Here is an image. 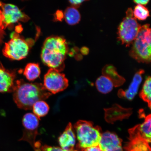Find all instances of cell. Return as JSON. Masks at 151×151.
I'll return each mask as SVG.
<instances>
[{
    "instance_id": "obj_19",
    "label": "cell",
    "mask_w": 151,
    "mask_h": 151,
    "mask_svg": "<svg viewBox=\"0 0 151 151\" xmlns=\"http://www.w3.org/2000/svg\"><path fill=\"white\" fill-rule=\"evenodd\" d=\"M95 84L98 91L103 94L110 92L114 86L111 81L104 75L101 76L98 78Z\"/></svg>"
},
{
    "instance_id": "obj_2",
    "label": "cell",
    "mask_w": 151,
    "mask_h": 151,
    "mask_svg": "<svg viewBox=\"0 0 151 151\" xmlns=\"http://www.w3.org/2000/svg\"><path fill=\"white\" fill-rule=\"evenodd\" d=\"M68 45L63 37L52 36L45 40L41 58L45 65L61 72L65 68V61L68 52Z\"/></svg>"
},
{
    "instance_id": "obj_17",
    "label": "cell",
    "mask_w": 151,
    "mask_h": 151,
    "mask_svg": "<svg viewBox=\"0 0 151 151\" xmlns=\"http://www.w3.org/2000/svg\"><path fill=\"white\" fill-rule=\"evenodd\" d=\"M151 117L150 114L145 117V120L142 124L137 125L138 129L141 137L149 143L151 140Z\"/></svg>"
},
{
    "instance_id": "obj_10",
    "label": "cell",
    "mask_w": 151,
    "mask_h": 151,
    "mask_svg": "<svg viewBox=\"0 0 151 151\" xmlns=\"http://www.w3.org/2000/svg\"><path fill=\"white\" fill-rule=\"evenodd\" d=\"M129 141L124 146L126 151H151L149 143L141 137L137 126L129 130Z\"/></svg>"
},
{
    "instance_id": "obj_26",
    "label": "cell",
    "mask_w": 151,
    "mask_h": 151,
    "mask_svg": "<svg viewBox=\"0 0 151 151\" xmlns=\"http://www.w3.org/2000/svg\"><path fill=\"white\" fill-rule=\"evenodd\" d=\"M134 3L137 4V5H146L148 4L149 2L150 1L149 0H136V1H134Z\"/></svg>"
},
{
    "instance_id": "obj_27",
    "label": "cell",
    "mask_w": 151,
    "mask_h": 151,
    "mask_svg": "<svg viewBox=\"0 0 151 151\" xmlns=\"http://www.w3.org/2000/svg\"><path fill=\"white\" fill-rule=\"evenodd\" d=\"M84 151H101L99 146L92 147L85 149Z\"/></svg>"
},
{
    "instance_id": "obj_5",
    "label": "cell",
    "mask_w": 151,
    "mask_h": 151,
    "mask_svg": "<svg viewBox=\"0 0 151 151\" xmlns=\"http://www.w3.org/2000/svg\"><path fill=\"white\" fill-rule=\"evenodd\" d=\"M141 27L134 16L132 9L128 8L126 17L118 28L119 40L126 47H129L137 36Z\"/></svg>"
},
{
    "instance_id": "obj_9",
    "label": "cell",
    "mask_w": 151,
    "mask_h": 151,
    "mask_svg": "<svg viewBox=\"0 0 151 151\" xmlns=\"http://www.w3.org/2000/svg\"><path fill=\"white\" fill-rule=\"evenodd\" d=\"M4 20L3 22V29H5L11 24L18 22H26L29 19V17L20 10L16 6L5 4L0 2Z\"/></svg>"
},
{
    "instance_id": "obj_16",
    "label": "cell",
    "mask_w": 151,
    "mask_h": 151,
    "mask_svg": "<svg viewBox=\"0 0 151 151\" xmlns=\"http://www.w3.org/2000/svg\"><path fill=\"white\" fill-rule=\"evenodd\" d=\"M103 75L109 79L114 85V86H120L125 82V80L118 74L116 68L111 65H107L104 67L102 70Z\"/></svg>"
},
{
    "instance_id": "obj_12",
    "label": "cell",
    "mask_w": 151,
    "mask_h": 151,
    "mask_svg": "<svg viewBox=\"0 0 151 151\" xmlns=\"http://www.w3.org/2000/svg\"><path fill=\"white\" fill-rule=\"evenodd\" d=\"M104 110L106 121L111 124L116 121L129 118L132 113V109L124 108L116 104L113 105L111 108L105 109Z\"/></svg>"
},
{
    "instance_id": "obj_23",
    "label": "cell",
    "mask_w": 151,
    "mask_h": 151,
    "mask_svg": "<svg viewBox=\"0 0 151 151\" xmlns=\"http://www.w3.org/2000/svg\"><path fill=\"white\" fill-rule=\"evenodd\" d=\"M134 17L140 20H144L150 16V11L144 6L137 5L133 11Z\"/></svg>"
},
{
    "instance_id": "obj_4",
    "label": "cell",
    "mask_w": 151,
    "mask_h": 151,
    "mask_svg": "<svg viewBox=\"0 0 151 151\" xmlns=\"http://www.w3.org/2000/svg\"><path fill=\"white\" fill-rule=\"evenodd\" d=\"M74 128L78 142L77 146L84 150L99 146L102 135L101 128L99 126H94L90 122L80 120L75 124Z\"/></svg>"
},
{
    "instance_id": "obj_15",
    "label": "cell",
    "mask_w": 151,
    "mask_h": 151,
    "mask_svg": "<svg viewBox=\"0 0 151 151\" xmlns=\"http://www.w3.org/2000/svg\"><path fill=\"white\" fill-rule=\"evenodd\" d=\"M145 71L143 70H139L135 73L133 81L129 88L125 91L122 90L119 91L118 95L120 98L125 97L126 99L131 101L133 99L137 93L139 85L142 81V75L144 73Z\"/></svg>"
},
{
    "instance_id": "obj_20",
    "label": "cell",
    "mask_w": 151,
    "mask_h": 151,
    "mask_svg": "<svg viewBox=\"0 0 151 151\" xmlns=\"http://www.w3.org/2000/svg\"><path fill=\"white\" fill-rule=\"evenodd\" d=\"M41 73L38 64L30 63L26 66L24 75L27 80L30 81H35L39 77Z\"/></svg>"
},
{
    "instance_id": "obj_11",
    "label": "cell",
    "mask_w": 151,
    "mask_h": 151,
    "mask_svg": "<svg viewBox=\"0 0 151 151\" xmlns=\"http://www.w3.org/2000/svg\"><path fill=\"white\" fill-rule=\"evenodd\" d=\"M99 146L101 151H123L122 139L110 132L102 134Z\"/></svg>"
},
{
    "instance_id": "obj_7",
    "label": "cell",
    "mask_w": 151,
    "mask_h": 151,
    "mask_svg": "<svg viewBox=\"0 0 151 151\" xmlns=\"http://www.w3.org/2000/svg\"><path fill=\"white\" fill-rule=\"evenodd\" d=\"M24 129L23 135L20 141H24L29 143L35 151H41V143L36 141V138L38 134L39 119L32 113H26L22 120Z\"/></svg>"
},
{
    "instance_id": "obj_13",
    "label": "cell",
    "mask_w": 151,
    "mask_h": 151,
    "mask_svg": "<svg viewBox=\"0 0 151 151\" xmlns=\"http://www.w3.org/2000/svg\"><path fill=\"white\" fill-rule=\"evenodd\" d=\"M16 72L6 69L0 63V93L14 91Z\"/></svg>"
},
{
    "instance_id": "obj_1",
    "label": "cell",
    "mask_w": 151,
    "mask_h": 151,
    "mask_svg": "<svg viewBox=\"0 0 151 151\" xmlns=\"http://www.w3.org/2000/svg\"><path fill=\"white\" fill-rule=\"evenodd\" d=\"M13 92L14 102L18 107L26 110L32 109L36 102L46 100L52 95L43 84L26 82L23 80L15 82Z\"/></svg>"
},
{
    "instance_id": "obj_6",
    "label": "cell",
    "mask_w": 151,
    "mask_h": 151,
    "mask_svg": "<svg viewBox=\"0 0 151 151\" xmlns=\"http://www.w3.org/2000/svg\"><path fill=\"white\" fill-rule=\"evenodd\" d=\"M11 37L10 40L5 43L3 50L4 55L14 60H20L25 58L29 52L28 42L17 33H13Z\"/></svg>"
},
{
    "instance_id": "obj_21",
    "label": "cell",
    "mask_w": 151,
    "mask_h": 151,
    "mask_svg": "<svg viewBox=\"0 0 151 151\" xmlns=\"http://www.w3.org/2000/svg\"><path fill=\"white\" fill-rule=\"evenodd\" d=\"M34 114L39 119L48 114L50 107L46 102L40 101L36 102L33 105L32 109Z\"/></svg>"
},
{
    "instance_id": "obj_28",
    "label": "cell",
    "mask_w": 151,
    "mask_h": 151,
    "mask_svg": "<svg viewBox=\"0 0 151 151\" xmlns=\"http://www.w3.org/2000/svg\"><path fill=\"white\" fill-rule=\"evenodd\" d=\"M4 19V17L2 12L0 9V28H1L3 30V22Z\"/></svg>"
},
{
    "instance_id": "obj_3",
    "label": "cell",
    "mask_w": 151,
    "mask_h": 151,
    "mask_svg": "<svg viewBox=\"0 0 151 151\" xmlns=\"http://www.w3.org/2000/svg\"><path fill=\"white\" fill-rule=\"evenodd\" d=\"M151 28L150 24L141 27L129 52V55L139 62L148 64L151 62Z\"/></svg>"
},
{
    "instance_id": "obj_8",
    "label": "cell",
    "mask_w": 151,
    "mask_h": 151,
    "mask_svg": "<svg viewBox=\"0 0 151 151\" xmlns=\"http://www.w3.org/2000/svg\"><path fill=\"white\" fill-rule=\"evenodd\" d=\"M44 84L46 89L51 94L63 91L68 86L69 81L65 75L57 70L50 69L45 75Z\"/></svg>"
},
{
    "instance_id": "obj_29",
    "label": "cell",
    "mask_w": 151,
    "mask_h": 151,
    "mask_svg": "<svg viewBox=\"0 0 151 151\" xmlns=\"http://www.w3.org/2000/svg\"><path fill=\"white\" fill-rule=\"evenodd\" d=\"M81 50L82 53L83 55H87L88 53V52H89V50L86 47H83V48L81 49Z\"/></svg>"
},
{
    "instance_id": "obj_14",
    "label": "cell",
    "mask_w": 151,
    "mask_h": 151,
    "mask_svg": "<svg viewBox=\"0 0 151 151\" xmlns=\"http://www.w3.org/2000/svg\"><path fill=\"white\" fill-rule=\"evenodd\" d=\"M58 142L61 148L67 151H75L76 136L72 125L71 123L58 137Z\"/></svg>"
},
{
    "instance_id": "obj_18",
    "label": "cell",
    "mask_w": 151,
    "mask_h": 151,
    "mask_svg": "<svg viewBox=\"0 0 151 151\" xmlns=\"http://www.w3.org/2000/svg\"><path fill=\"white\" fill-rule=\"evenodd\" d=\"M64 17L66 22L70 25H74L79 23L81 19L80 12L73 6L68 7L64 13Z\"/></svg>"
},
{
    "instance_id": "obj_25",
    "label": "cell",
    "mask_w": 151,
    "mask_h": 151,
    "mask_svg": "<svg viewBox=\"0 0 151 151\" xmlns=\"http://www.w3.org/2000/svg\"><path fill=\"white\" fill-rule=\"evenodd\" d=\"M86 1L81 0V1H69V2L71 5H72V6L76 9L80 7L81 4H82V3Z\"/></svg>"
},
{
    "instance_id": "obj_24",
    "label": "cell",
    "mask_w": 151,
    "mask_h": 151,
    "mask_svg": "<svg viewBox=\"0 0 151 151\" xmlns=\"http://www.w3.org/2000/svg\"><path fill=\"white\" fill-rule=\"evenodd\" d=\"M40 150L41 151H67L64 150L59 147H52L46 145L41 146Z\"/></svg>"
},
{
    "instance_id": "obj_22",
    "label": "cell",
    "mask_w": 151,
    "mask_h": 151,
    "mask_svg": "<svg viewBox=\"0 0 151 151\" xmlns=\"http://www.w3.org/2000/svg\"><path fill=\"white\" fill-rule=\"evenodd\" d=\"M151 78L147 77L143 84L142 90L139 93V96L143 101L148 104V106L151 108Z\"/></svg>"
},
{
    "instance_id": "obj_30",
    "label": "cell",
    "mask_w": 151,
    "mask_h": 151,
    "mask_svg": "<svg viewBox=\"0 0 151 151\" xmlns=\"http://www.w3.org/2000/svg\"><path fill=\"white\" fill-rule=\"evenodd\" d=\"M4 34V32L3 30L1 29V28H0V44H1L2 41V40Z\"/></svg>"
}]
</instances>
